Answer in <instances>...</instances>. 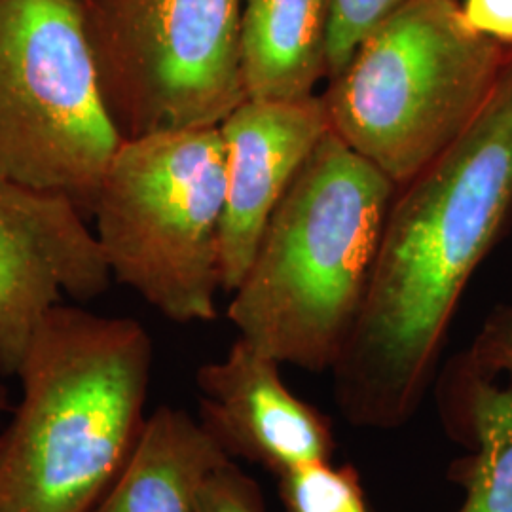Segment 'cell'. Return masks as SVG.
<instances>
[{"label": "cell", "instance_id": "2", "mask_svg": "<svg viewBox=\"0 0 512 512\" xmlns=\"http://www.w3.org/2000/svg\"><path fill=\"white\" fill-rule=\"evenodd\" d=\"M154 346L129 317L59 304L19 366L21 401L0 431V512H93L147 416Z\"/></svg>", "mask_w": 512, "mask_h": 512}, {"label": "cell", "instance_id": "8", "mask_svg": "<svg viewBox=\"0 0 512 512\" xmlns=\"http://www.w3.org/2000/svg\"><path fill=\"white\" fill-rule=\"evenodd\" d=\"M112 274L71 196L0 177V374L19 366L63 294L90 302Z\"/></svg>", "mask_w": 512, "mask_h": 512}, {"label": "cell", "instance_id": "14", "mask_svg": "<svg viewBox=\"0 0 512 512\" xmlns=\"http://www.w3.org/2000/svg\"><path fill=\"white\" fill-rule=\"evenodd\" d=\"M287 512H374L353 463L315 461L277 476Z\"/></svg>", "mask_w": 512, "mask_h": 512}, {"label": "cell", "instance_id": "5", "mask_svg": "<svg viewBox=\"0 0 512 512\" xmlns=\"http://www.w3.org/2000/svg\"><path fill=\"white\" fill-rule=\"evenodd\" d=\"M224 194L219 128L124 139L92 209L112 279L175 323L217 319Z\"/></svg>", "mask_w": 512, "mask_h": 512}, {"label": "cell", "instance_id": "7", "mask_svg": "<svg viewBox=\"0 0 512 512\" xmlns=\"http://www.w3.org/2000/svg\"><path fill=\"white\" fill-rule=\"evenodd\" d=\"M243 0H84L99 88L122 139L219 128L247 99Z\"/></svg>", "mask_w": 512, "mask_h": 512}, {"label": "cell", "instance_id": "11", "mask_svg": "<svg viewBox=\"0 0 512 512\" xmlns=\"http://www.w3.org/2000/svg\"><path fill=\"white\" fill-rule=\"evenodd\" d=\"M440 414L452 439L465 448L450 465L463 488L456 512H512V387L452 359L439 382Z\"/></svg>", "mask_w": 512, "mask_h": 512}, {"label": "cell", "instance_id": "12", "mask_svg": "<svg viewBox=\"0 0 512 512\" xmlns=\"http://www.w3.org/2000/svg\"><path fill=\"white\" fill-rule=\"evenodd\" d=\"M230 456L183 408L158 406L124 471L93 512H196L205 478Z\"/></svg>", "mask_w": 512, "mask_h": 512}, {"label": "cell", "instance_id": "10", "mask_svg": "<svg viewBox=\"0 0 512 512\" xmlns=\"http://www.w3.org/2000/svg\"><path fill=\"white\" fill-rule=\"evenodd\" d=\"M281 365L238 338L220 359L200 366V421L230 458L279 476L332 461L334 427L327 414L296 397Z\"/></svg>", "mask_w": 512, "mask_h": 512}, {"label": "cell", "instance_id": "18", "mask_svg": "<svg viewBox=\"0 0 512 512\" xmlns=\"http://www.w3.org/2000/svg\"><path fill=\"white\" fill-rule=\"evenodd\" d=\"M461 10L476 33L512 48V0H461Z\"/></svg>", "mask_w": 512, "mask_h": 512}, {"label": "cell", "instance_id": "15", "mask_svg": "<svg viewBox=\"0 0 512 512\" xmlns=\"http://www.w3.org/2000/svg\"><path fill=\"white\" fill-rule=\"evenodd\" d=\"M410 0H329L327 80L348 67L359 44Z\"/></svg>", "mask_w": 512, "mask_h": 512}, {"label": "cell", "instance_id": "16", "mask_svg": "<svg viewBox=\"0 0 512 512\" xmlns=\"http://www.w3.org/2000/svg\"><path fill=\"white\" fill-rule=\"evenodd\" d=\"M196 512H266V501L255 478L228 459L205 478Z\"/></svg>", "mask_w": 512, "mask_h": 512}, {"label": "cell", "instance_id": "6", "mask_svg": "<svg viewBox=\"0 0 512 512\" xmlns=\"http://www.w3.org/2000/svg\"><path fill=\"white\" fill-rule=\"evenodd\" d=\"M122 141L99 88L84 0H0V177L92 211Z\"/></svg>", "mask_w": 512, "mask_h": 512}, {"label": "cell", "instance_id": "3", "mask_svg": "<svg viewBox=\"0 0 512 512\" xmlns=\"http://www.w3.org/2000/svg\"><path fill=\"white\" fill-rule=\"evenodd\" d=\"M397 184L334 133L296 173L234 291L239 338L313 374L330 372L365 300Z\"/></svg>", "mask_w": 512, "mask_h": 512}, {"label": "cell", "instance_id": "13", "mask_svg": "<svg viewBox=\"0 0 512 512\" xmlns=\"http://www.w3.org/2000/svg\"><path fill=\"white\" fill-rule=\"evenodd\" d=\"M329 0H243L241 76L247 99L298 101L327 78Z\"/></svg>", "mask_w": 512, "mask_h": 512}, {"label": "cell", "instance_id": "9", "mask_svg": "<svg viewBox=\"0 0 512 512\" xmlns=\"http://www.w3.org/2000/svg\"><path fill=\"white\" fill-rule=\"evenodd\" d=\"M219 129L226 154L220 270L222 291L234 293L275 207L330 128L321 95H311L298 101L245 99Z\"/></svg>", "mask_w": 512, "mask_h": 512}, {"label": "cell", "instance_id": "19", "mask_svg": "<svg viewBox=\"0 0 512 512\" xmlns=\"http://www.w3.org/2000/svg\"><path fill=\"white\" fill-rule=\"evenodd\" d=\"M8 410V391H6V387L0 384V416L4 414Z\"/></svg>", "mask_w": 512, "mask_h": 512}, {"label": "cell", "instance_id": "1", "mask_svg": "<svg viewBox=\"0 0 512 512\" xmlns=\"http://www.w3.org/2000/svg\"><path fill=\"white\" fill-rule=\"evenodd\" d=\"M512 217V48L471 126L397 188L365 300L332 366L344 420L401 429L418 414L459 300Z\"/></svg>", "mask_w": 512, "mask_h": 512}, {"label": "cell", "instance_id": "17", "mask_svg": "<svg viewBox=\"0 0 512 512\" xmlns=\"http://www.w3.org/2000/svg\"><path fill=\"white\" fill-rule=\"evenodd\" d=\"M461 357L484 376L512 378V304L495 308Z\"/></svg>", "mask_w": 512, "mask_h": 512}, {"label": "cell", "instance_id": "4", "mask_svg": "<svg viewBox=\"0 0 512 512\" xmlns=\"http://www.w3.org/2000/svg\"><path fill=\"white\" fill-rule=\"evenodd\" d=\"M507 54L465 21L461 0H410L321 93L330 133L399 188L471 126Z\"/></svg>", "mask_w": 512, "mask_h": 512}]
</instances>
